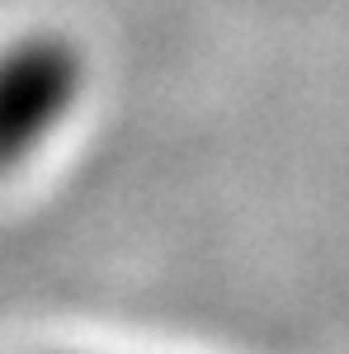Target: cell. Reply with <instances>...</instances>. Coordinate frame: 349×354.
<instances>
[{
    "instance_id": "1",
    "label": "cell",
    "mask_w": 349,
    "mask_h": 354,
    "mask_svg": "<svg viewBox=\"0 0 349 354\" xmlns=\"http://www.w3.org/2000/svg\"><path fill=\"white\" fill-rule=\"evenodd\" d=\"M81 95V57L62 38H24L0 53V175L28 161Z\"/></svg>"
}]
</instances>
